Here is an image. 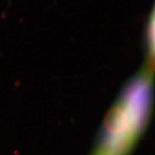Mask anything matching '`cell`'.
<instances>
[{"label":"cell","instance_id":"obj_1","mask_svg":"<svg viewBox=\"0 0 155 155\" xmlns=\"http://www.w3.org/2000/svg\"><path fill=\"white\" fill-rule=\"evenodd\" d=\"M147 42L149 53V64L155 68V5L150 17L147 25Z\"/></svg>","mask_w":155,"mask_h":155}]
</instances>
